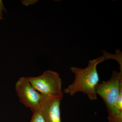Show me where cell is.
I'll return each instance as SVG.
<instances>
[{
	"label": "cell",
	"mask_w": 122,
	"mask_h": 122,
	"mask_svg": "<svg viewBox=\"0 0 122 122\" xmlns=\"http://www.w3.org/2000/svg\"><path fill=\"white\" fill-rule=\"evenodd\" d=\"M106 60L103 55L90 60L88 65L85 68L71 67L70 70L75 75L74 81L64 90L63 92L70 96L77 92H82L86 95L90 100H97V97L95 89L100 80L97 66Z\"/></svg>",
	"instance_id": "6da1fadb"
},
{
	"label": "cell",
	"mask_w": 122,
	"mask_h": 122,
	"mask_svg": "<svg viewBox=\"0 0 122 122\" xmlns=\"http://www.w3.org/2000/svg\"><path fill=\"white\" fill-rule=\"evenodd\" d=\"M32 86L41 95L43 98L63 95L62 81L58 73L46 71L37 77H27Z\"/></svg>",
	"instance_id": "7a4b0ae2"
},
{
	"label": "cell",
	"mask_w": 122,
	"mask_h": 122,
	"mask_svg": "<svg viewBox=\"0 0 122 122\" xmlns=\"http://www.w3.org/2000/svg\"><path fill=\"white\" fill-rule=\"evenodd\" d=\"M122 84V71L112 72L111 77L106 81L98 83L95 89L96 94L102 99L106 106L107 113L113 109Z\"/></svg>",
	"instance_id": "3957f363"
},
{
	"label": "cell",
	"mask_w": 122,
	"mask_h": 122,
	"mask_svg": "<svg viewBox=\"0 0 122 122\" xmlns=\"http://www.w3.org/2000/svg\"><path fill=\"white\" fill-rule=\"evenodd\" d=\"M20 102L31 111H37L43 99L42 96L32 86L27 77H21L15 85Z\"/></svg>",
	"instance_id": "277c9868"
},
{
	"label": "cell",
	"mask_w": 122,
	"mask_h": 122,
	"mask_svg": "<svg viewBox=\"0 0 122 122\" xmlns=\"http://www.w3.org/2000/svg\"><path fill=\"white\" fill-rule=\"evenodd\" d=\"M63 96L43 98L37 111L42 114L46 122H61L60 105Z\"/></svg>",
	"instance_id": "5b68a950"
},
{
	"label": "cell",
	"mask_w": 122,
	"mask_h": 122,
	"mask_svg": "<svg viewBox=\"0 0 122 122\" xmlns=\"http://www.w3.org/2000/svg\"><path fill=\"white\" fill-rule=\"evenodd\" d=\"M109 122H122V86H120L118 96L113 109L108 113Z\"/></svg>",
	"instance_id": "8992f818"
},
{
	"label": "cell",
	"mask_w": 122,
	"mask_h": 122,
	"mask_svg": "<svg viewBox=\"0 0 122 122\" xmlns=\"http://www.w3.org/2000/svg\"><path fill=\"white\" fill-rule=\"evenodd\" d=\"M30 122H46L42 114L39 111L33 112Z\"/></svg>",
	"instance_id": "52a82bcc"
},
{
	"label": "cell",
	"mask_w": 122,
	"mask_h": 122,
	"mask_svg": "<svg viewBox=\"0 0 122 122\" xmlns=\"http://www.w3.org/2000/svg\"><path fill=\"white\" fill-rule=\"evenodd\" d=\"M3 12L7 13V10L5 8L2 0H0V20H3Z\"/></svg>",
	"instance_id": "ba28073f"
}]
</instances>
